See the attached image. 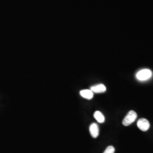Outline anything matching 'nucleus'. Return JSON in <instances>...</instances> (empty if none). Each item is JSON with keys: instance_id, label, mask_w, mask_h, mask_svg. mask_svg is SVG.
<instances>
[{"instance_id": "1", "label": "nucleus", "mask_w": 153, "mask_h": 153, "mask_svg": "<svg viewBox=\"0 0 153 153\" xmlns=\"http://www.w3.org/2000/svg\"><path fill=\"white\" fill-rule=\"evenodd\" d=\"M152 76L153 73L150 69H144L137 72L136 78L140 81H145L150 79Z\"/></svg>"}, {"instance_id": "2", "label": "nucleus", "mask_w": 153, "mask_h": 153, "mask_svg": "<svg viewBox=\"0 0 153 153\" xmlns=\"http://www.w3.org/2000/svg\"><path fill=\"white\" fill-rule=\"evenodd\" d=\"M137 117V113L134 111H130L123 121V124L126 126H129L136 120Z\"/></svg>"}, {"instance_id": "3", "label": "nucleus", "mask_w": 153, "mask_h": 153, "mask_svg": "<svg viewBox=\"0 0 153 153\" xmlns=\"http://www.w3.org/2000/svg\"><path fill=\"white\" fill-rule=\"evenodd\" d=\"M137 126L142 131H147L150 128V123L147 119L141 118L137 121Z\"/></svg>"}, {"instance_id": "4", "label": "nucleus", "mask_w": 153, "mask_h": 153, "mask_svg": "<svg viewBox=\"0 0 153 153\" xmlns=\"http://www.w3.org/2000/svg\"><path fill=\"white\" fill-rule=\"evenodd\" d=\"M90 133L93 138H96L98 137L99 134V126L96 123H93L90 126Z\"/></svg>"}, {"instance_id": "5", "label": "nucleus", "mask_w": 153, "mask_h": 153, "mask_svg": "<svg viewBox=\"0 0 153 153\" xmlns=\"http://www.w3.org/2000/svg\"><path fill=\"white\" fill-rule=\"evenodd\" d=\"M90 90L95 93H103L105 92L106 87L103 84H98L95 86H93L90 88Z\"/></svg>"}, {"instance_id": "6", "label": "nucleus", "mask_w": 153, "mask_h": 153, "mask_svg": "<svg viewBox=\"0 0 153 153\" xmlns=\"http://www.w3.org/2000/svg\"><path fill=\"white\" fill-rule=\"evenodd\" d=\"M80 95L83 98L90 100L94 97V93L91 90H82L80 91Z\"/></svg>"}, {"instance_id": "7", "label": "nucleus", "mask_w": 153, "mask_h": 153, "mask_svg": "<svg viewBox=\"0 0 153 153\" xmlns=\"http://www.w3.org/2000/svg\"><path fill=\"white\" fill-rule=\"evenodd\" d=\"M94 117H95L96 120L99 123H103L105 121L104 115L102 114V112H100L98 111L95 112V113L94 114Z\"/></svg>"}, {"instance_id": "8", "label": "nucleus", "mask_w": 153, "mask_h": 153, "mask_svg": "<svg viewBox=\"0 0 153 153\" xmlns=\"http://www.w3.org/2000/svg\"><path fill=\"white\" fill-rule=\"evenodd\" d=\"M115 148L112 146H109L107 148H106V149L105 150V151L103 153H115Z\"/></svg>"}]
</instances>
